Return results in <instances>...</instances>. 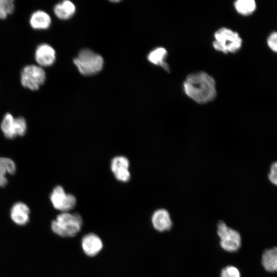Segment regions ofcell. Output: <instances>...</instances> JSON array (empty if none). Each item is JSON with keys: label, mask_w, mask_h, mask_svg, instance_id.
I'll return each mask as SVG.
<instances>
[{"label": "cell", "mask_w": 277, "mask_h": 277, "mask_svg": "<svg viewBox=\"0 0 277 277\" xmlns=\"http://www.w3.org/2000/svg\"><path fill=\"white\" fill-rule=\"evenodd\" d=\"M8 184V179L6 176L0 175V187H4Z\"/></svg>", "instance_id": "d4e9b609"}, {"label": "cell", "mask_w": 277, "mask_h": 277, "mask_svg": "<svg viewBox=\"0 0 277 277\" xmlns=\"http://www.w3.org/2000/svg\"><path fill=\"white\" fill-rule=\"evenodd\" d=\"M17 136H22L25 134L27 125L25 118L22 116L15 117Z\"/></svg>", "instance_id": "44dd1931"}, {"label": "cell", "mask_w": 277, "mask_h": 277, "mask_svg": "<svg viewBox=\"0 0 277 277\" xmlns=\"http://www.w3.org/2000/svg\"><path fill=\"white\" fill-rule=\"evenodd\" d=\"M79 72L85 75H91L98 73L103 68V57L89 49H83L73 60Z\"/></svg>", "instance_id": "277c9868"}, {"label": "cell", "mask_w": 277, "mask_h": 277, "mask_svg": "<svg viewBox=\"0 0 277 277\" xmlns=\"http://www.w3.org/2000/svg\"><path fill=\"white\" fill-rule=\"evenodd\" d=\"M50 200L53 207L62 212H69L76 204L75 196L67 192L60 185L54 187L50 194Z\"/></svg>", "instance_id": "52a82bcc"}, {"label": "cell", "mask_w": 277, "mask_h": 277, "mask_svg": "<svg viewBox=\"0 0 277 277\" xmlns=\"http://www.w3.org/2000/svg\"><path fill=\"white\" fill-rule=\"evenodd\" d=\"M16 170L15 162L11 159L0 157V175L6 176L7 174H14Z\"/></svg>", "instance_id": "d6986e66"}, {"label": "cell", "mask_w": 277, "mask_h": 277, "mask_svg": "<svg viewBox=\"0 0 277 277\" xmlns=\"http://www.w3.org/2000/svg\"><path fill=\"white\" fill-rule=\"evenodd\" d=\"M268 178L272 184L277 186V161L271 164Z\"/></svg>", "instance_id": "603a6c76"}, {"label": "cell", "mask_w": 277, "mask_h": 277, "mask_svg": "<svg viewBox=\"0 0 277 277\" xmlns=\"http://www.w3.org/2000/svg\"><path fill=\"white\" fill-rule=\"evenodd\" d=\"M1 129L4 136L8 139L16 137V128L15 117L10 113H6L3 118L1 124Z\"/></svg>", "instance_id": "5bb4252c"}, {"label": "cell", "mask_w": 277, "mask_h": 277, "mask_svg": "<svg viewBox=\"0 0 277 277\" xmlns=\"http://www.w3.org/2000/svg\"><path fill=\"white\" fill-rule=\"evenodd\" d=\"M267 44L273 51L277 52V32L270 34L267 38Z\"/></svg>", "instance_id": "cb8c5ba5"}, {"label": "cell", "mask_w": 277, "mask_h": 277, "mask_svg": "<svg viewBox=\"0 0 277 277\" xmlns=\"http://www.w3.org/2000/svg\"><path fill=\"white\" fill-rule=\"evenodd\" d=\"M214 36L212 46L218 51L233 53L242 47V39L239 34L230 29L221 28L215 32Z\"/></svg>", "instance_id": "3957f363"}, {"label": "cell", "mask_w": 277, "mask_h": 277, "mask_svg": "<svg viewBox=\"0 0 277 277\" xmlns=\"http://www.w3.org/2000/svg\"><path fill=\"white\" fill-rule=\"evenodd\" d=\"M183 88L189 98L201 104L212 101L216 96L214 78L203 71L189 74L184 82Z\"/></svg>", "instance_id": "6da1fadb"}, {"label": "cell", "mask_w": 277, "mask_h": 277, "mask_svg": "<svg viewBox=\"0 0 277 277\" xmlns=\"http://www.w3.org/2000/svg\"><path fill=\"white\" fill-rule=\"evenodd\" d=\"M82 247L86 255L93 256L101 251L103 244L98 236L94 233H88L83 238Z\"/></svg>", "instance_id": "8fae6325"}, {"label": "cell", "mask_w": 277, "mask_h": 277, "mask_svg": "<svg viewBox=\"0 0 277 277\" xmlns=\"http://www.w3.org/2000/svg\"><path fill=\"white\" fill-rule=\"evenodd\" d=\"M55 15L61 19H67L71 17L75 11V7L69 1H64L56 4L54 7Z\"/></svg>", "instance_id": "9a60e30c"}, {"label": "cell", "mask_w": 277, "mask_h": 277, "mask_svg": "<svg viewBox=\"0 0 277 277\" xmlns=\"http://www.w3.org/2000/svg\"><path fill=\"white\" fill-rule=\"evenodd\" d=\"M83 224L82 217L78 213L69 212L59 214L51 223L54 233L62 237H72L81 230Z\"/></svg>", "instance_id": "7a4b0ae2"}, {"label": "cell", "mask_w": 277, "mask_h": 277, "mask_svg": "<svg viewBox=\"0 0 277 277\" xmlns=\"http://www.w3.org/2000/svg\"><path fill=\"white\" fill-rule=\"evenodd\" d=\"M21 83L25 88L37 90L45 82L46 74L43 67L38 65L25 66L21 71Z\"/></svg>", "instance_id": "5b68a950"}, {"label": "cell", "mask_w": 277, "mask_h": 277, "mask_svg": "<svg viewBox=\"0 0 277 277\" xmlns=\"http://www.w3.org/2000/svg\"><path fill=\"white\" fill-rule=\"evenodd\" d=\"M34 58L38 65L42 67L51 66L55 61V51L48 44H41L35 50Z\"/></svg>", "instance_id": "9c48e42d"}, {"label": "cell", "mask_w": 277, "mask_h": 277, "mask_svg": "<svg viewBox=\"0 0 277 277\" xmlns=\"http://www.w3.org/2000/svg\"><path fill=\"white\" fill-rule=\"evenodd\" d=\"M217 233L220 239V246L224 250L234 252L241 246V237L235 230L228 227L223 221H220L217 226Z\"/></svg>", "instance_id": "8992f818"}, {"label": "cell", "mask_w": 277, "mask_h": 277, "mask_svg": "<svg viewBox=\"0 0 277 277\" xmlns=\"http://www.w3.org/2000/svg\"><path fill=\"white\" fill-rule=\"evenodd\" d=\"M154 228L159 232L169 230L172 226V221L169 212L164 208L155 210L151 216Z\"/></svg>", "instance_id": "30bf717a"}, {"label": "cell", "mask_w": 277, "mask_h": 277, "mask_svg": "<svg viewBox=\"0 0 277 277\" xmlns=\"http://www.w3.org/2000/svg\"><path fill=\"white\" fill-rule=\"evenodd\" d=\"M220 277H241V273L236 267L227 266L222 270Z\"/></svg>", "instance_id": "7402d4cb"}, {"label": "cell", "mask_w": 277, "mask_h": 277, "mask_svg": "<svg viewBox=\"0 0 277 277\" xmlns=\"http://www.w3.org/2000/svg\"><path fill=\"white\" fill-rule=\"evenodd\" d=\"M15 9L13 0H0V19H5Z\"/></svg>", "instance_id": "ffe728a7"}, {"label": "cell", "mask_w": 277, "mask_h": 277, "mask_svg": "<svg viewBox=\"0 0 277 277\" xmlns=\"http://www.w3.org/2000/svg\"><path fill=\"white\" fill-rule=\"evenodd\" d=\"M29 214L30 209L28 206L21 202L13 204L10 211L12 220L19 225H24L28 222Z\"/></svg>", "instance_id": "7c38bea8"}, {"label": "cell", "mask_w": 277, "mask_h": 277, "mask_svg": "<svg viewBox=\"0 0 277 277\" xmlns=\"http://www.w3.org/2000/svg\"><path fill=\"white\" fill-rule=\"evenodd\" d=\"M51 23L50 16L44 11L36 10L32 12L30 16L29 24L34 29H47L50 27Z\"/></svg>", "instance_id": "4fadbf2b"}, {"label": "cell", "mask_w": 277, "mask_h": 277, "mask_svg": "<svg viewBox=\"0 0 277 277\" xmlns=\"http://www.w3.org/2000/svg\"><path fill=\"white\" fill-rule=\"evenodd\" d=\"M167 55L166 50L163 47L156 48L152 50L148 55V60L151 63L161 66L164 70L169 72V67L165 61Z\"/></svg>", "instance_id": "2e32d148"}, {"label": "cell", "mask_w": 277, "mask_h": 277, "mask_svg": "<svg viewBox=\"0 0 277 277\" xmlns=\"http://www.w3.org/2000/svg\"><path fill=\"white\" fill-rule=\"evenodd\" d=\"M262 263L268 271H277V247L266 250L263 254Z\"/></svg>", "instance_id": "e0dca14e"}, {"label": "cell", "mask_w": 277, "mask_h": 277, "mask_svg": "<svg viewBox=\"0 0 277 277\" xmlns=\"http://www.w3.org/2000/svg\"><path fill=\"white\" fill-rule=\"evenodd\" d=\"M234 6L236 11L243 15L251 14L256 8L253 0H238L234 2Z\"/></svg>", "instance_id": "ac0fdd59"}, {"label": "cell", "mask_w": 277, "mask_h": 277, "mask_svg": "<svg viewBox=\"0 0 277 277\" xmlns=\"http://www.w3.org/2000/svg\"><path fill=\"white\" fill-rule=\"evenodd\" d=\"M130 162L127 157L117 155L112 159L110 169L115 178L121 182H127L130 180Z\"/></svg>", "instance_id": "ba28073f"}]
</instances>
